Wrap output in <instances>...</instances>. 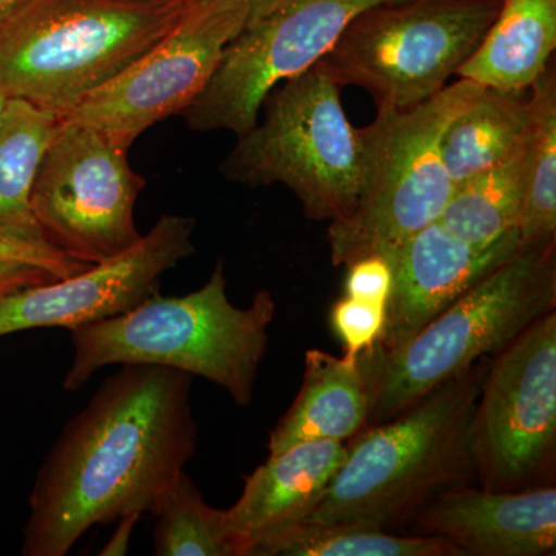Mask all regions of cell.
Masks as SVG:
<instances>
[{"instance_id":"1","label":"cell","mask_w":556,"mask_h":556,"mask_svg":"<svg viewBox=\"0 0 556 556\" xmlns=\"http://www.w3.org/2000/svg\"><path fill=\"white\" fill-rule=\"evenodd\" d=\"M192 376L123 365L62 430L30 496L22 554L65 556L98 525L152 514L197 450Z\"/></svg>"},{"instance_id":"2","label":"cell","mask_w":556,"mask_h":556,"mask_svg":"<svg viewBox=\"0 0 556 556\" xmlns=\"http://www.w3.org/2000/svg\"><path fill=\"white\" fill-rule=\"evenodd\" d=\"M490 358L354 434L327 493L302 522L397 533L439 493L477 478L471 428Z\"/></svg>"},{"instance_id":"3","label":"cell","mask_w":556,"mask_h":556,"mask_svg":"<svg viewBox=\"0 0 556 556\" xmlns=\"http://www.w3.org/2000/svg\"><path fill=\"white\" fill-rule=\"evenodd\" d=\"M276 309L266 289L248 308L233 306L218 260L207 283L188 295L155 294L119 316L70 329L75 353L64 388L79 390L109 365H159L211 380L247 407Z\"/></svg>"},{"instance_id":"4","label":"cell","mask_w":556,"mask_h":556,"mask_svg":"<svg viewBox=\"0 0 556 556\" xmlns=\"http://www.w3.org/2000/svg\"><path fill=\"white\" fill-rule=\"evenodd\" d=\"M189 0H21L0 20V89L67 112L177 27Z\"/></svg>"},{"instance_id":"5","label":"cell","mask_w":556,"mask_h":556,"mask_svg":"<svg viewBox=\"0 0 556 556\" xmlns=\"http://www.w3.org/2000/svg\"><path fill=\"white\" fill-rule=\"evenodd\" d=\"M555 306V241L519 249L399 353L380 356L371 348L358 356L371 390L367 426L394 419L477 362L495 356Z\"/></svg>"},{"instance_id":"6","label":"cell","mask_w":556,"mask_h":556,"mask_svg":"<svg viewBox=\"0 0 556 556\" xmlns=\"http://www.w3.org/2000/svg\"><path fill=\"white\" fill-rule=\"evenodd\" d=\"M482 90L460 78L413 108L378 109L376 119L362 129L365 166L356 207L342 222L329 223L332 265L383 257L441 218L455 190L442 163V135Z\"/></svg>"},{"instance_id":"7","label":"cell","mask_w":556,"mask_h":556,"mask_svg":"<svg viewBox=\"0 0 556 556\" xmlns=\"http://www.w3.org/2000/svg\"><path fill=\"white\" fill-rule=\"evenodd\" d=\"M265 119L219 166L240 185L287 186L316 222L353 214L364 179V137L346 119L340 86L320 64L283 80L263 101Z\"/></svg>"},{"instance_id":"8","label":"cell","mask_w":556,"mask_h":556,"mask_svg":"<svg viewBox=\"0 0 556 556\" xmlns=\"http://www.w3.org/2000/svg\"><path fill=\"white\" fill-rule=\"evenodd\" d=\"M503 0H386L358 13L318 64L340 87L369 91L378 109L430 100L463 67Z\"/></svg>"},{"instance_id":"9","label":"cell","mask_w":556,"mask_h":556,"mask_svg":"<svg viewBox=\"0 0 556 556\" xmlns=\"http://www.w3.org/2000/svg\"><path fill=\"white\" fill-rule=\"evenodd\" d=\"M386 0H260L185 112L189 129L248 134L269 91L321 61L358 13Z\"/></svg>"},{"instance_id":"10","label":"cell","mask_w":556,"mask_h":556,"mask_svg":"<svg viewBox=\"0 0 556 556\" xmlns=\"http://www.w3.org/2000/svg\"><path fill=\"white\" fill-rule=\"evenodd\" d=\"M482 489L551 485L556 456V314L541 317L490 358L471 428Z\"/></svg>"},{"instance_id":"11","label":"cell","mask_w":556,"mask_h":556,"mask_svg":"<svg viewBox=\"0 0 556 556\" xmlns=\"http://www.w3.org/2000/svg\"><path fill=\"white\" fill-rule=\"evenodd\" d=\"M144 186L127 150L60 116L33 185V214L51 247L94 265L141 239L134 211Z\"/></svg>"},{"instance_id":"12","label":"cell","mask_w":556,"mask_h":556,"mask_svg":"<svg viewBox=\"0 0 556 556\" xmlns=\"http://www.w3.org/2000/svg\"><path fill=\"white\" fill-rule=\"evenodd\" d=\"M257 0L190 5L177 27L104 86L90 91L62 118L100 131L129 150L139 135L185 112L206 89L226 46Z\"/></svg>"},{"instance_id":"13","label":"cell","mask_w":556,"mask_h":556,"mask_svg":"<svg viewBox=\"0 0 556 556\" xmlns=\"http://www.w3.org/2000/svg\"><path fill=\"white\" fill-rule=\"evenodd\" d=\"M195 219L161 215L115 257L75 276L0 294V338L33 328H68L119 316L159 294L160 277L195 251Z\"/></svg>"},{"instance_id":"14","label":"cell","mask_w":556,"mask_h":556,"mask_svg":"<svg viewBox=\"0 0 556 556\" xmlns=\"http://www.w3.org/2000/svg\"><path fill=\"white\" fill-rule=\"evenodd\" d=\"M519 249L518 230L485 248L459 239L439 219L417 230L383 255L390 263L393 285L386 327L372 350L380 356L399 353L420 329L514 258Z\"/></svg>"},{"instance_id":"15","label":"cell","mask_w":556,"mask_h":556,"mask_svg":"<svg viewBox=\"0 0 556 556\" xmlns=\"http://www.w3.org/2000/svg\"><path fill=\"white\" fill-rule=\"evenodd\" d=\"M413 522L420 535L444 538L464 555H555L556 489L493 492L456 485L439 493Z\"/></svg>"},{"instance_id":"16","label":"cell","mask_w":556,"mask_h":556,"mask_svg":"<svg viewBox=\"0 0 556 556\" xmlns=\"http://www.w3.org/2000/svg\"><path fill=\"white\" fill-rule=\"evenodd\" d=\"M346 452V442H302L269 456L248 475L236 506L226 510L241 555L249 556L263 538L305 521L327 493Z\"/></svg>"},{"instance_id":"17","label":"cell","mask_w":556,"mask_h":556,"mask_svg":"<svg viewBox=\"0 0 556 556\" xmlns=\"http://www.w3.org/2000/svg\"><path fill=\"white\" fill-rule=\"evenodd\" d=\"M371 390L361 357L308 350L298 397L270 431L269 456L302 442H348L367 426Z\"/></svg>"},{"instance_id":"18","label":"cell","mask_w":556,"mask_h":556,"mask_svg":"<svg viewBox=\"0 0 556 556\" xmlns=\"http://www.w3.org/2000/svg\"><path fill=\"white\" fill-rule=\"evenodd\" d=\"M556 49V0H503L484 39L456 75L485 89L529 90Z\"/></svg>"},{"instance_id":"19","label":"cell","mask_w":556,"mask_h":556,"mask_svg":"<svg viewBox=\"0 0 556 556\" xmlns=\"http://www.w3.org/2000/svg\"><path fill=\"white\" fill-rule=\"evenodd\" d=\"M535 119L529 90L485 89L448 124L441 156L456 185L510 159L529 141Z\"/></svg>"},{"instance_id":"20","label":"cell","mask_w":556,"mask_h":556,"mask_svg":"<svg viewBox=\"0 0 556 556\" xmlns=\"http://www.w3.org/2000/svg\"><path fill=\"white\" fill-rule=\"evenodd\" d=\"M60 115L9 98L0 118V239L51 247L36 222L31 190Z\"/></svg>"},{"instance_id":"21","label":"cell","mask_w":556,"mask_h":556,"mask_svg":"<svg viewBox=\"0 0 556 556\" xmlns=\"http://www.w3.org/2000/svg\"><path fill=\"white\" fill-rule=\"evenodd\" d=\"M530 138L510 159L455 186L439 218L450 232L479 248L490 247L508 233L517 232Z\"/></svg>"},{"instance_id":"22","label":"cell","mask_w":556,"mask_h":556,"mask_svg":"<svg viewBox=\"0 0 556 556\" xmlns=\"http://www.w3.org/2000/svg\"><path fill=\"white\" fill-rule=\"evenodd\" d=\"M439 536H405L367 527L299 522L263 538L249 556H463Z\"/></svg>"},{"instance_id":"23","label":"cell","mask_w":556,"mask_h":556,"mask_svg":"<svg viewBox=\"0 0 556 556\" xmlns=\"http://www.w3.org/2000/svg\"><path fill=\"white\" fill-rule=\"evenodd\" d=\"M535 121L530 138L525 199L518 219L521 248L555 241L556 75L554 64L530 87Z\"/></svg>"},{"instance_id":"24","label":"cell","mask_w":556,"mask_h":556,"mask_svg":"<svg viewBox=\"0 0 556 556\" xmlns=\"http://www.w3.org/2000/svg\"><path fill=\"white\" fill-rule=\"evenodd\" d=\"M159 518L153 552L159 556H243L229 530L226 510L208 506L181 471L152 511Z\"/></svg>"},{"instance_id":"25","label":"cell","mask_w":556,"mask_h":556,"mask_svg":"<svg viewBox=\"0 0 556 556\" xmlns=\"http://www.w3.org/2000/svg\"><path fill=\"white\" fill-rule=\"evenodd\" d=\"M387 306L342 298L331 309V327L345 345L343 357L357 361L379 342L386 327Z\"/></svg>"},{"instance_id":"26","label":"cell","mask_w":556,"mask_h":556,"mask_svg":"<svg viewBox=\"0 0 556 556\" xmlns=\"http://www.w3.org/2000/svg\"><path fill=\"white\" fill-rule=\"evenodd\" d=\"M346 298L387 306L393 285L390 263L382 255H368L346 266Z\"/></svg>"},{"instance_id":"27","label":"cell","mask_w":556,"mask_h":556,"mask_svg":"<svg viewBox=\"0 0 556 556\" xmlns=\"http://www.w3.org/2000/svg\"><path fill=\"white\" fill-rule=\"evenodd\" d=\"M0 263L35 266L47 270L58 280L75 276L91 266L90 263L70 257L53 247H36L3 239H0Z\"/></svg>"},{"instance_id":"28","label":"cell","mask_w":556,"mask_h":556,"mask_svg":"<svg viewBox=\"0 0 556 556\" xmlns=\"http://www.w3.org/2000/svg\"><path fill=\"white\" fill-rule=\"evenodd\" d=\"M58 280L47 270L17 263H0V294Z\"/></svg>"},{"instance_id":"29","label":"cell","mask_w":556,"mask_h":556,"mask_svg":"<svg viewBox=\"0 0 556 556\" xmlns=\"http://www.w3.org/2000/svg\"><path fill=\"white\" fill-rule=\"evenodd\" d=\"M139 518H141V515L138 514L126 515V517L119 518L115 533L110 538L109 543L102 547L100 555H126L127 548H129L131 532H134L135 525H137Z\"/></svg>"},{"instance_id":"30","label":"cell","mask_w":556,"mask_h":556,"mask_svg":"<svg viewBox=\"0 0 556 556\" xmlns=\"http://www.w3.org/2000/svg\"><path fill=\"white\" fill-rule=\"evenodd\" d=\"M20 2L21 0H0V20H2V17L5 16L10 10H13Z\"/></svg>"},{"instance_id":"31","label":"cell","mask_w":556,"mask_h":556,"mask_svg":"<svg viewBox=\"0 0 556 556\" xmlns=\"http://www.w3.org/2000/svg\"><path fill=\"white\" fill-rule=\"evenodd\" d=\"M7 101H9V97H7L5 91L0 89V118H2L3 110H5Z\"/></svg>"},{"instance_id":"32","label":"cell","mask_w":556,"mask_h":556,"mask_svg":"<svg viewBox=\"0 0 556 556\" xmlns=\"http://www.w3.org/2000/svg\"><path fill=\"white\" fill-rule=\"evenodd\" d=\"M222 2V0H189L190 5H203V3ZM260 2V0H257Z\"/></svg>"},{"instance_id":"33","label":"cell","mask_w":556,"mask_h":556,"mask_svg":"<svg viewBox=\"0 0 556 556\" xmlns=\"http://www.w3.org/2000/svg\"><path fill=\"white\" fill-rule=\"evenodd\" d=\"M156 2H163V0H156Z\"/></svg>"}]
</instances>
